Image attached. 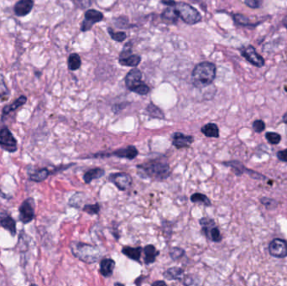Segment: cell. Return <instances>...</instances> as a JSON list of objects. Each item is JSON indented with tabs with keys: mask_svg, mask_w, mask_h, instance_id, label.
<instances>
[{
	"mask_svg": "<svg viewBox=\"0 0 287 286\" xmlns=\"http://www.w3.org/2000/svg\"><path fill=\"white\" fill-rule=\"evenodd\" d=\"M138 174L142 178L162 182L170 176V165L165 158H156L136 166Z\"/></svg>",
	"mask_w": 287,
	"mask_h": 286,
	"instance_id": "1",
	"label": "cell"
},
{
	"mask_svg": "<svg viewBox=\"0 0 287 286\" xmlns=\"http://www.w3.org/2000/svg\"><path fill=\"white\" fill-rule=\"evenodd\" d=\"M0 225L4 229L8 230L12 235L16 234L15 221L6 212H0Z\"/></svg>",
	"mask_w": 287,
	"mask_h": 286,
	"instance_id": "16",
	"label": "cell"
},
{
	"mask_svg": "<svg viewBox=\"0 0 287 286\" xmlns=\"http://www.w3.org/2000/svg\"><path fill=\"white\" fill-rule=\"evenodd\" d=\"M34 6L33 0H19L14 5L13 11L17 16H26L31 12L32 8Z\"/></svg>",
	"mask_w": 287,
	"mask_h": 286,
	"instance_id": "15",
	"label": "cell"
},
{
	"mask_svg": "<svg viewBox=\"0 0 287 286\" xmlns=\"http://www.w3.org/2000/svg\"><path fill=\"white\" fill-rule=\"evenodd\" d=\"M253 128L255 129V132L261 133L266 129V124L262 120H256L253 123Z\"/></svg>",
	"mask_w": 287,
	"mask_h": 286,
	"instance_id": "38",
	"label": "cell"
},
{
	"mask_svg": "<svg viewBox=\"0 0 287 286\" xmlns=\"http://www.w3.org/2000/svg\"><path fill=\"white\" fill-rule=\"evenodd\" d=\"M109 181L113 184L115 185V187L119 190L125 191L131 188L133 183V179L131 175L125 173V172H119V173H112L109 175Z\"/></svg>",
	"mask_w": 287,
	"mask_h": 286,
	"instance_id": "7",
	"label": "cell"
},
{
	"mask_svg": "<svg viewBox=\"0 0 287 286\" xmlns=\"http://www.w3.org/2000/svg\"><path fill=\"white\" fill-rule=\"evenodd\" d=\"M174 7L178 14L179 18L182 19L186 24L192 25L199 23L202 20V15L200 14L199 12L188 3L180 2L175 3Z\"/></svg>",
	"mask_w": 287,
	"mask_h": 286,
	"instance_id": "5",
	"label": "cell"
},
{
	"mask_svg": "<svg viewBox=\"0 0 287 286\" xmlns=\"http://www.w3.org/2000/svg\"><path fill=\"white\" fill-rule=\"evenodd\" d=\"M193 142H194V137L191 135H186L180 132H176L172 135V145L177 150L189 148Z\"/></svg>",
	"mask_w": 287,
	"mask_h": 286,
	"instance_id": "14",
	"label": "cell"
},
{
	"mask_svg": "<svg viewBox=\"0 0 287 286\" xmlns=\"http://www.w3.org/2000/svg\"><path fill=\"white\" fill-rule=\"evenodd\" d=\"M269 252L276 258H286L287 256V242L281 238H276L271 241L269 245Z\"/></svg>",
	"mask_w": 287,
	"mask_h": 286,
	"instance_id": "13",
	"label": "cell"
},
{
	"mask_svg": "<svg viewBox=\"0 0 287 286\" xmlns=\"http://www.w3.org/2000/svg\"><path fill=\"white\" fill-rule=\"evenodd\" d=\"M70 249L75 258L88 265L98 262L101 258V252L98 247L82 242H72Z\"/></svg>",
	"mask_w": 287,
	"mask_h": 286,
	"instance_id": "3",
	"label": "cell"
},
{
	"mask_svg": "<svg viewBox=\"0 0 287 286\" xmlns=\"http://www.w3.org/2000/svg\"><path fill=\"white\" fill-rule=\"evenodd\" d=\"M152 286H166V283H165V281H155L154 283L152 284Z\"/></svg>",
	"mask_w": 287,
	"mask_h": 286,
	"instance_id": "42",
	"label": "cell"
},
{
	"mask_svg": "<svg viewBox=\"0 0 287 286\" xmlns=\"http://www.w3.org/2000/svg\"><path fill=\"white\" fill-rule=\"evenodd\" d=\"M161 19H162L163 22H165L166 24H175L176 21L178 20L179 17L176 11H175V7L174 6L168 7L166 9H165L164 12L161 13Z\"/></svg>",
	"mask_w": 287,
	"mask_h": 286,
	"instance_id": "21",
	"label": "cell"
},
{
	"mask_svg": "<svg viewBox=\"0 0 287 286\" xmlns=\"http://www.w3.org/2000/svg\"><path fill=\"white\" fill-rule=\"evenodd\" d=\"M185 255V250L179 247H173L170 250V257L173 261H177Z\"/></svg>",
	"mask_w": 287,
	"mask_h": 286,
	"instance_id": "32",
	"label": "cell"
},
{
	"mask_svg": "<svg viewBox=\"0 0 287 286\" xmlns=\"http://www.w3.org/2000/svg\"><path fill=\"white\" fill-rule=\"evenodd\" d=\"M143 249L141 247L133 248V247L125 246L122 249V254L128 257L131 260H135L137 262H140L141 254H142Z\"/></svg>",
	"mask_w": 287,
	"mask_h": 286,
	"instance_id": "20",
	"label": "cell"
},
{
	"mask_svg": "<svg viewBox=\"0 0 287 286\" xmlns=\"http://www.w3.org/2000/svg\"><path fill=\"white\" fill-rule=\"evenodd\" d=\"M19 220L23 223H29L35 217V201L32 198H28L19 206Z\"/></svg>",
	"mask_w": 287,
	"mask_h": 286,
	"instance_id": "9",
	"label": "cell"
},
{
	"mask_svg": "<svg viewBox=\"0 0 287 286\" xmlns=\"http://www.w3.org/2000/svg\"><path fill=\"white\" fill-rule=\"evenodd\" d=\"M282 23H283L284 26L286 27V28L287 29V16L285 17L284 19H283V20H282Z\"/></svg>",
	"mask_w": 287,
	"mask_h": 286,
	"instance_id": "43",
	"label": "cell"
},
{
	"mask_svg": "<svg viewBox=\"0 0 287 286\" xmlns=\"http://www.w3.org/2000/svg\"><path fill=\"white\" fill-rule=\"evenodd\" d=\"M125 81L127 89L139 95H146L150 91L149 86L142 82V73L137 68L131 70L125 77Z\"/></svg>",
	"mask_w": 287,
	"mask_h": 286,
	"instance_id": "4",
	"label": "cell"
},
{
	"mask_svg": "<svg viewBox=\"0 0 287 286\" xmlns=\"http://www.w3.org/2000/svg\"><path fill=\"white\" fill-rule=\"evenodd\" d=\"M115 286H124V284H120V283H115Z\"/></svg>",
	"mask_w": 287,
	"mask_h": 286,
	"instance_id": "45",
	"label": "cell"
},
{
	"mask_svg": "<svg viewBox=\"0 0 287 286\" xmlns=\"http://www.w3.org/2000/svg\"><path fill=\"white\" fill-rule=\"evenodd\" d=\"M263 0H245V4L251 8H258L261 7Z\"/></svg>",
	"mask_w": 287,
	"mask_h": 286,
	"instance_id": "39",
	"label": "cell"
},
{
	"mask_svg": "<svg viewBox=\"0 0 287 286\" xmlns=\"http://www.w3.org/2000/svg\"><path fill=\"white\" fill-rule=\"evenodd\" d=\"M115 268V261L112 259H104L100 263V273L105 278H109L113 275Z\"/></svg>",
	"mask_w": 287,
	"mask_h": 286,
	"instance_id": "18",
	"label": "cell"
},
{
	"mask_svg": "<svg viewBox=\"0 0 287 286\" xmlns=\"http://www.w3.org/2000/svg\"><path fill=\"white\" fill-rule=\"evenodd\" d=\"M108 31H109V35L111 36L112 39L113 40H116L118 42H122L124 40L126 39L127 37V35L125 34V32H114V30L109 28L108 29Z\"/></svg>",
	"mask_w": 287,
	"mask_h": 286,
	"instance_id": "36",
	"label": "cell"
},
{
	"mask_svg": "<svg viewBox=\"0 0 287 286\" xmlns=\"http://www.w3.org/2000/svg\"><path fill=\"white\" fill-rule=\"evenodd\" d=\"M144 261L145 265H150L155 262L156 258L159 255V251L152 244H148L144 248Z\"/></svg>",
	"mask_w": 287,
	"mask_h": 286,
	"instance_id": "17",
	"label": "cell"
},
{
	"mask_svg": "<svg viewBox=\"0 0 287 286\" xmlns=\"http://www.w3.org/2000/svg\"><path fill=\"white\" fill-rule=\"evenodd\" d=\"M83 197H84V194L82 192H77L74 195H72V197L70 198L69 205L73 207H77L80 208V206L83 202Z\"/></svg>",
	"mask_w": 287,
	"mask_h": 286,
	"instance_id": "31",
	"label": "cell"
},
{
	"mask_svg": "<svg viewBox=\"0 0 287 286\" xmlns=\"http://www.w3.org/2000/svg\"><path fill=\"white\" fill-rule=\"evenodd\" d=\"M50 175V171L47 169H40L39 171H35L33 174L30 175V179L35 182H40L45 181Z\"/></svg>",
	"mask_w": 287,
	"mask_h": 286,
	"instance_id": "29",
	"label": "cell"
},
{
	"mask_svg": "<svg viewBox=\"0 0 287 286\" xmlns=\"http://www.w3.org/2000/svg\"><path fill=\"white\" fill-rule=\"evenodd\" d=\"M83 211L90 215H96L100 211V206L99 203L88 204L83 206Z\"/></svg>",
	"mask_w": 287,
	"mask_h": 286,
	"instance_id": "33",
	"label": "cell"
},
{
	"mask_svg": "<svg viewBox=\"0 0 287 286\" xmlns=\"http://www.w3.org/2000/svg\"><path fill=\"white\" fill-rule=\"evenodd\" d=\"M145 110L148 115L150 116L151 118H159V119L165 118V114L163 113L162 110L155 106L154 103H149Z\"/></svg>",
	"mask_w": 287,
	"mask_h": 286,
	"instance_id": "26",
	"label": "cell"
},
{
	"mask_svg": "<svg viewBox=\"0 0 287 286\" xmlns=\"http://www.w3.org/2000/svg\"><path fill=\"white\" fill-rule=\"evenodd\" d=\"M81 65H82V61L78 54L73 53L70 55L69 58H68V68L71 71H77L79 69Z\"/></svg>",
	"mask_w": 287,
	"mask_h": 286,
	"instance_id": "28",
	"label": "cell"
},
{
	"mask_svg": "<svg viewBox=\"0 0 287 286\" xmlns=\"http://www.w3.org/2000/svg\"><path fill=\"white\" fill-rule=\"evenodd\" d=\"M141 62V57L139 55L131 54L130 56L120 58V64L125 67H136Z\"/></svg>",
	"mask_w": 287,
	"mask_h": 286,
	"instance_id": "25",
	"label": "cell"
},
{
	"mask_svg": "<svg viewBox=\"0 0 287 286\" xmlns=\"http://www.w3.org/2000/svg\"><path fill=\"white\" fill-rule=\"evenodd\" d=\"M0 146L9 153L15 152L17 150V141L8 128L0 130Z\"/></svg>",
	"mask_w": 287,
	"mask_h": 286,
	"instance_id": "10",
	"label": "cell"
},
{
	"mask_svg": "<svg viewBox=\"0 0 287 286\" xmlns=\"http://www.w3.org/2000/svg\"><path fill=\"white\" fill-rule=\"evenodd\" d=\"M104 174H105V171H104V169H91V170L87 171L85 174H84V176H83V180H84L86 184H89V183H91V182L94 181V180H98L104 177Z\"/></svg>",
	"mask_w": 287,
	"mask_h": 286,
	"instance_id": "22",
	"label": "cell"
},
{
	"mask_svg": "<svg viewBox=\"0 0 287 286\" xmlns=\"http://www.w3.org/2000/svg\"><path fill=\"white\" fill-rule=\"evenodd\" d=\"M201 132L207 138H218L219 128L216 123H207L201 128Z\"/></svg>",
	"mask_w": 287,
	"mask_h": 286,
	"instance_id": "23",
	"label": "cell"
},
{
	"mask_svg": "<svg viewBox=\"0 0 287 286\" xmlns=\"http://www.w3.org/2000/svg\"><path fill=\"white\" fill-rule=\"evenodd\" d=\"M72 2L77 8L85 9L92 5L93 0H72Z\"/></svg>",
	"mask_w": 287,
	"mask_h": 286,
	"instance_id": "37",
	"label": "cell"
},
{
	"mask_svg": "<svg viewBox=\"0 0 287 286\" xmlns=\"http://www.w3.org/2000/svg\"><path fill=\"white\" fill-rule=\"evenodd\" d=\"M199 223L202 227V233L207 239L214 243H219L222 241L220 230L214 220L208 217H202L200 219Z\"/></svg>",
	"mask_w": 287,
	"mask_h": 286,
	"instance_id": "6",
	"label": "cell"
},
{
	"mask_svg": "<svg viewBox=\"0 0 287 286\" xmlns=\"http://www.w3.org/2000/svg\"><path fill=\"white\" fill-rule=\"evenodd\" d=\"M266 137L269 143H271L272 145H277L282 140L281 135L279 134H277V133H273V132L266 133Z\"/></svg>",
	"mask_w": 287,
	"mask_h": 286,
	"instance_id": "34",
	"label": "cell"
},
{
	"mask_svg": "<svg viewBox=\"0 0 287 286\" xmlns=\"http://www.w3.org/2000/svg\"><path fill=\"white\" fill-rule=\"evenodd\" d=\"M283 121H284L285 123L287 124V112L285 113L284 117H283Z\"/></svg>",
	"mask_w": 287,
	"mask_h": 286,
	"instance_id": "44",
	"label": "cell"
},
{
	"mask_svg": "<svg viewBox=\"0 0 287 286\" xmlns=\"http://www.w3.org/2000/svg\"><path fill=\"white\" fill-rule=\"evenodd\" d=\"M139 152L137 148L134 145H129L126 148H121L119 150H115L112 153L109 154H98V155H93V157H109V156H115L118 158L127 159V160H134L136 156L138 155Z\"/></svg>",
	"mask_w": 287,
	"mask_h": 286,
	"instance_id": "8",
	"label": "cell"
},
{
	"mask_svg": "<svg viewBox=\"0 0 287 286\" xmlns=\"http://www.w3.org/2000/svg\"><path fill=\"white\" fill-rule=\"evenodd\" d=\"M216 70L215 65L211 62H204L197 64L191 74L193 85L197 89L211 85L216 78Z\"/></svg>",
	"mask_w": 287,
	"mask_h": 286,
	"instance_id": "2",
	"label": "cell"
},
{
	"mask_svg": "<svg viewBox=\"0 0 287 286\" xmlns=\"http://www.w3.org/2000/svg\"><path fill=\"white\" fill-rule=\"evenodd\" d=\"M191 201L193 203H201L203 204L206 206H212V202H211L209 198L207 197V195L202 193H194L191 195Z\"/></svg>",
	"mask_w": 287,
	"mask_h": 286,
	"instance_id": "27",
	"label": "cell"
},
{
	"mask_svg": "<svg viewBox=\"0 0 287 286\" xmlns=\"http://www.w3.org/2000/svg\"><path fill=\"white\" fill-rule=\"evenodd\" d=\"M9 96V91L6 86L5 81L2 73L0 72V100L6 101Z\"/></svg>",
	"mask_w": 287,
	"mask_h": 286,
	"instance_id": "30",
	"label": "cell"
},
{
	"mask_svg": "<svg viewBox=\"0 0 287 286\" xmlns=\"http://www.w3.org/2000/svg\"><path fill=\"white\" fill-rule=\"evenodd\" d=\"M234 21L236 24L242 26H250L253 24H250V19H248L247 17L242 14H234Z\"/></svg>",
	"mask_w": 287,
	"mask_h": 286,
	"instance_id": "35",
	"label": "cell"
},
{
	"mask_svg": "<svg viewBox=\"0 0 287 286\" xmlns=\"http://www.w3.org/2000/svg\"><path fill=\"white\" fill-rule=\"evenodd\" d=\"M26 97L24 96H19V98L16 99L13 103L5 106V107H3V116L8 115L10 112L15 111L16 109H18L19 107L23 106V105L26 102Z\"/></svg>",
	"mask_w": 287,
	"mask_h": 286,
	"instance_id": "24",
	"label": "cell"
},
{
	"mask_svg": "<svg viewBox=\"0 0 287 286\" xmlns=\"http://www.w3.org/2000/svg\"><path fill=\"white\" fill-rule=\"evenodd\" d=\"M183 276V269L179 267L170 268L163 274L164 278L168 281H181Z\"/></svg>",
	"mask_w": 287,
	"mask_h": 286,
	"instance_id": "19",
	"label": "cell"
},
{
	"mask_svg": "<svg viewBox=\"0 0 287 286\" xmlns=\"http://www.w3.org/2000/svg\"><path fill=\"white\" fill-rule=\"evenodd\" d=\"M277 157L281 161L287 162V150H281V151L277 153Z\"/></svg>",
	"mask_w": 287,
	"mask_h": 286,
	"instance_id": "40",
	"label": "cell"
},
{
	"mask_svg": "<svg viewBox=\"0 0 287 286\" xmlns=\"http://www.w3.org/2000/svg\"><path fill=\"white\" fill-rule=\"evenodd\" d=\"M241 54L248 62L255 67H262L265 65L263 57L257 53V51H255V49L252 46H245L241 49Z\"/></svg>",
	"mask_w": 287,
	"mask_h": 286,
	"instance_id": "12",
	"label": "cell"
},
{
	"mask_svg": "<svg viewBox=\"0 0 287 286\" xmlns=\"http://www.w3.org/2000/svg\"><path fill=\"white\" fill-rule=\"evenodd\" d=\"M103 19H104V14L101 12L95 10V9H88L86 11L85 17L81 25V30L85 32L91 30L94 24L101 22Z\"/></svg>",
	"mask_w": 287,
	"mask_h": 286,
	"instance_id": "11",
	"label": "cell"
},
{
	"mask_svg": "<svg viewBox=\"0 0 287 286\" xmlns=\"http://www.w3.org/2000/svg\"><path fill=\"white\" fill-rule=\"evenodd\" d=\"M161 3L165 5L168 6V7H173V6L175 5L176 2L174 1V0H161Z\"/></svg>",
	"mask_w": 287,
	"mask_h": 286,
	"instance_id": "41",
	"label": "cell"
}]
</instances>
